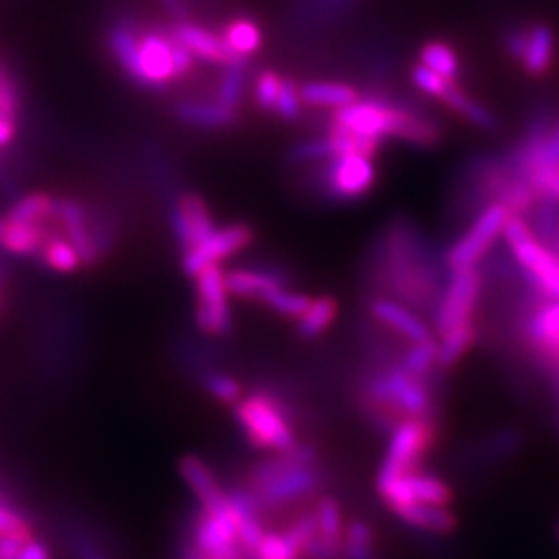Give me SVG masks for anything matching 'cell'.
<instances>
[{
	"mask_svg": "<svg viewBox=\"0 0 559 559\" xmlns=\"http://www.w3.org/2000/svg\"><path fill=\"white\" fill-rule=\"evenodd\" d=\"M253 242V230L237 222L216 228L207 239L200 242L195 249L182 253V270L187 276L195 278L203 270L212 265H221L222 261L230 260L240 251H245Z\"/></svg>",
	"mask_w": 559,
	"mask_h": 559,
	"instance_id": "13",
	"label": "cell"
},
{
	"mask_svg": "<svg viewBox=\"0 0 559 559\" xmlns=\"http://www.w3.org/2000/svg\"><path fill=\"white\" fill-rule=\"evenodd\" d=\"M23 543H27V540L15 539V537H0V559H20Z\"/></svg>",
	"mask_w": 559,
	"mask_h": 559,
	"instance_id": "47",
	"label": "cell"
},
{
	"mask_svg": "<svg viewBox=\"0 0 559 559\" xmlns=\"http://www.w3.org/2000/svg\"><path fill=\"white\" fill-rule=\"evenodd\" d=\"M357 0H302L300 13L307 20L330 21L336 20L348 11Z\"/></svg>",
	"mask_w": 559,
	"mask_h": 559,
	"instance_id": "41",
	"label": "cell"
},
{
	"mask_svg": "<svg viewBox=\"0 0 559 559\" xmlns=\"http://www.w3.org/2000/svg\"><path fill=\"white\" fill-rule=\"evenodd\" d=\"M195 325L201 334L222 338L233 332L230 293L221 265H212L195 276Z\"/></svg>",
	"mask_w": 559,
	"mask_h": 559,
	"instance_id": "10",
	"label": "cell"
},
{
	"mask_svg": "<svg viewBox=\"0 0 559 559\" xmlns=\"http://www.w3.org/2000/svg\"><path fill=\"white\" fill-rule=\"evenodd\" d=\"M433 419H406L390 433L388 454L381 462L378 477H400L420 471L425 456L436 441Z\"/></svg>",
	"mask_w": 559,
	"mask_h": 559,
	"instance_id": "8",
	"label": "cell"
},
{
	"mask_svg": "<svg viewBox=\"0 0 559 559\" xmlns=\"http://www.w3.org/2000/svg\"><path fill=\"white\" fill-rule=\"evenodd\" d=\"M21 108L20 87L4 60L0 59V117L17 120Z\"/></svg>",
	"mask_w": 559,
	"mask_h": 559,
	"instance_id": "39",
	"label": "cell"
},
{
	"mask_svg": "<svg viewBox=\"0 0 559 559\" xmlns=\"http://www.w3.org/2000/svg\"><path fill=\"white\" fill-rule=\"evenodd\" d=\"M520 270L526 274L528 284L543 295L559 299V253L543 245L537 237L522 240L510 247Z\"/></svg>",
	"mask_w": 559,
	"mask_h": 559,
	"instance_id": "14",
	"label": "cell"
},
{
	"mask_svg": "<svg viewBox=\"0 0 559 559\" xmlns=\"http://www.w3.org/2000/svg\"><path fill=\"white\" fill-rule=\"evenodd\" d=\"M0 501H9V498H7V493L2 491V487H0Z\"/></svg>",
	"mask_w": 559,
	"mask_h": 559,
	"instance_id": "49",
	"label": "cell"
},
{
	"mask_svg": "<svg viewBox=\"0 0 559 559\" xmlns=\"http://www.w3.org/2000/svg\"><path fill=\"white\" fill-rule=\"evenodd\" d=\"M222 40L237 59L247 60L261 48L260 25L249 17L228 21L222 32Z\"/></svg>",
	"mask_w": 559,
	"mask_h": 559,
	"instance_id": "27",
	"label": "cell"
},
{
	"mask_svg": "<svg viewBox=\"0 0 559 559\" xmlns=\"http://www.w3.org/2000/svg\"><path fill=\"white\" fill-rule=\"evenodd\" d=\"M445 106H450L456 115L464 117L471 124H475L483 131H493L498 127V119L493 117V112L480 102L468 98L460 87H456V92L445 100Z\"/></svg>",
	"mask_w": 559,
	"mask_h": 559,
	"instance_id": "32",
	"label": "cell"
},
{
	"mask_svg": "<svg viewBox=\"0 0 559 559\" xmlns=\"http://www.w3.org/2000/svg\"><path fill=\"white\" fill-rule=\"evenodd\" d=\"M300 108H302V98H300L299 85L293 80H282L274 112L284 120H297L300 117Z\"/></svg>",
	"mask_w": 559,
	"mask_h": 559,
	"instance_id": "42",
	"label": "cell"
},
{
	"mask_svg": "<svg viewBox=\"0 0 559 559\" xmlns=\"http://www.w3.org/2000/svg\"><path fill=\"white\" fill-rule=\"evenodd\" d=\"M554 52H556V36L551 32V27L545 25V23L531 25L528 44H526V50H524V57H522L524 71L528 75H535V78L545 75L551 67Z\"/></svg>",
	"mask_w": 559,
	"mask_h": 559,
	"instance_id": "24",
	"label": "cell"
},
{
	"mask_svg": "<svg viewBox=\"0 0 559 559\" xmlns=\"http://www.w3.org/2000/svg\"><path fill=\"white\" fill-rule=\"evenodd\" d=\"M309 302H311L309 297L295 293L286 286H278L263 300V305H267L272 311H276L282 318H290V320H299L300 316L307 311Z\"/></svg>",
	"mask_w": 559,
	"mask_h": 559,
	"instance_id": "35",
	"label": "cell"
},
{
	"mask_svg": "<svg viewBox=\"0 0 559 559\" xmlns=\"http://www.w3.org/2000/svg\"><path fill=\"white\" fill-rule=\"evenodd\" d=\"M170 32L195 59L221 64V67H228V64L240 60L228 50L222 36L210 32L207 27H201L198 23H191L189 20L179 21L170 27Z\"/></svg>",
	"mask_w": 559,
	"mask_h": 559,
	"instance_id": "17",
	"label": "cell"
},
{
	"mask_svg": "<svg viewBox=\"0 0 559 559\" xmlns=\"http://www.w3.org/2000/svg\"><path fill=\"white\" fill-rule=\"evenodd\" d=\"M400 522L425 535H452L459 528V516L450 506H431V503H406L390 510Z\"/></svg>",
	"mask_w": 559,
	"mask_h": 559,
	"instance_id": "18",
	"label": "cell"
},
{
	"mask_svg": "<svg viewBox=\"0 0 559 559\" xmlns=\"http://www.w3.org/2000/svg\"><path fill=\"white\" fill-rule=\"evenodd\" d=\"M249 559H302L299 551L293 547V543L286 537L284 531L267 528L258 549Z\"/></svg>",
	"mask_w": 559,
	"mask_h": 559,
	"instance_id": "38",
	"label": "cell"
},
{
	"mask_svg": "<svg viewBox=\"0 0 559 559\" xmlns=\"http://www.w3.org/2000/svg\"><path fill=\"white\" fill-rule=\"evenodd\" d=\"M175 115L180 122L203 131L228 129L239 119L237 110L218 100H182L175 106Z\"/></svg>",
	"mask_w": 559,
	"mask_h": 559,
	"instance_id": "21",
	"label": "cell"
},
{
	"mask_svg": "<svg viewBox=\"0 0 559 559\" xmlns=\"http://www.w3.org/2000/svg\"><path fill=\"white\" fill-rule=\"evenodd\" d=\"M300 98L307 106L338 110L342 106L359 100V92L357 87L338 81H309L300 87Z\"/></svg>",
	"mask_w": 559,
	"mask_h": 559,
	"instance_id": "23",
	"label": "cell"
},
{
	"mask_svg": "<svg viewBox=\"0 0 559 559\" xmlns=\"http://www.w3.org/2000/svg\"><path fill=\"white\" fill-rule=\"evenodd\" d=\"M20 559H52V554H50V547L44 540L34 537V539L23 543Z\"/></svg>",
	"mask_w": 559,
	"mask_h": 559,
	"instance_id": "46",
	"label": "cell"
},
{
	"mask_svg": "<svg viewBox=\"0 0 559 559\" xmlns=\"http://www.w3.org/2000/svg\"><path fill=\"white\" fill-rule=\"evenodd\" d=\"M2 226H4V218L0 216V239H2Z\"/></svg>",
	"mask_w": 559,
	"mask_h": 559,
	"instance_id": "50",
	"label": "cell"
},
{
	"mask_svg": "<svg viewBox=\"0 0 559 559\" xmlns=\"http://www.w3.org/2000/svg\"><path fill=\"white\" fill-rule=\"evenodd\" d=\"M413 81H415V85L419 87L423 94H427V96H431V98H438V100L443 102V104L452 96V92L459 87L456 80L441 78L440 73L431 71V69L425 67V64H417V67L413 69Z\"/></svg>",
	"mask_w": 559,
	"mask_h": 559,
	"instance_id": "36",
	"label": "cell"
},
{
	"mask_svg": "<svg viewBox=\"0 0 559 559\" xmlns=\"http://www.w3.org/2000/svg\"><path fill=\"white\" fill-rule=\"evenodd\" d=\"M38 258L48 270H52L57 274H75L85 267L78 247L67 239L59 228H57V233L50 235V239L46 240Z\"/></svg>",
	"mask_w": 559,
	"mask_h": 559,
	"instance_id": "25",
	"label": "cell"
},
{
	"mask_svg": "<svg viewBox=\"0 0 559 559\" xmlns=\"http://www.w3.org/2000/svg\"><path fill=\"white\" fill-rule=\"evenodd\" d=\"M558 537H559V524H558Z\"/></svg>",
	"mask_w": 559,
	"mask_h": 559,
	"instance_id": "51",
	"label": "cell"
},
{
	"mask_svg": "<svg viewBox=\"0 0 559 559\" xmlns=\"http://www.w3.org/2000/svg\"><path fill=\"white\" fill-rule=\"evenodd\" d=\"M50 224L52 222H20L4 218L0 251L9 253L13 258L40 255L41 247L52 235Z\"/></svg>",
	"mask_w": 559,
	"mask_h": 559,
	"instance_id": "19",
	"label": "cell"
},
{
	"mask_svg": "<svg viewBox=\"0 0 559 559\" xmlns=\"http://www.w3.org/2000/svg\"><path fill=\"white\" fill-rule=\"evenodd\" d=\"M55 207L57 198L44 191L27 193L21 200L15 201L4 218L20 222H52L55 221Z\"/></svg>",
	"mask_w": 559,
	"mask_h": 559,
	"instance_id": "30",
	"label": "cell"
},
{
	"mask_svg": "<svg viewBox=\"0 0 559 559\" xmlns=\"http://www.w3.org/2000/svg\"><path fill=\"white\" fill-rule=\"evenodd\" d=\"M334 158V152H332V145L328 138H313V140L299 141L290 154H288V160L293 164H313V162H325Z\"/></svg>",
	"mask_w": 559,
	"mask_h": 559,
	"instance_id": "40",
	"label": "cell"
},
{
	"mask_svg": "<svg viewBox=\"0 0 559 559\" xmlns=\"http://www.w3.org/2000/svg\"><path fill=\"white\" fill-rule=\"evenodd\" d=\"M170 226L175 239L179 242L180 251L187 253L195 249L200 242L207 239L218 226L214 224V216L210 205L198 193H182L173 207H170Z\"/></svg>",
	"mask_w": 559,
	"mask_h": 559,
	"instance_id": "15",
	"label": "cell"
},
{
	"mask_svg": "<svg viewBox=\"0 0 559 559\" xmlns=\"http://www.w3.org/2000/svg\"><path fill=\"white\" fill-rule=\"evenodd\" d=\"M235 419L249 445L258 452L286 454L300 443L293 408L274 392L260 390L240 399L235 404Z\"/></svg>",
	"mask_w": 559,
	"mask_h": 559,
	"instance_id": "5",
	"label": "cell"
},
{
	"mask_svg": "<svg viewBox=\"0 0 559 559\" xmlns=\"http://www.w3.org/2000/svg\"><path fill=\"white\" fill-rule=\"evenodd\" d=\"M378 170L373 158L348 154L334 156L323 162L318 175V187L321 195L332 201L362 200L376 185Z\"/></svg>",
	"mask_w": 559,
	"mask_h": 559,
	"instance_id": "9",
	"label": "cell"
},
{
	"mask_svg": "<svg viewBox=\"0 0 559 559\" xmlns=\"http://www.w3.org/2000/svg\"><path fill=\"white\" fill-rule=\"evenodd\" d=\"M360 404L367 419L383 433H392L402 420L436 419V400L427 378L392 367L371 373L362 383Z\"/></svg>",
	"mask_w": 559,
	"mask_h": 559,
	"instance_id": "3",
	"label": "cell"
},
{
	"mask_svg": "<svg viewBox=\"0 0 559 559\" xmlns=\"http://www.w3.org/2000/svg\"><path fill=\"white\" fill-rule=\"evenodd\" d=\"M528 29L531 27H510L503 34V46L512 59L522 60L526 44H528Z\"/></svg>",
	"mask_w": 559,
	"mask_h": 559,
	"instance_id": "45",
	"label": "cell"
},
{
	"mask_svg": "<svg viewBox=\"0 0 559 559\" xmlns=\"http://www.w3.org/2000/svg\"><path fill=\"white\" fill-rule=\"evenodd\" d=\"M245 85H247V60H239V62L224 67L216 100L237 110L242 100V94H245Z\"/></svg>",
	"mask_w": 559,
	"mask_h": 559,
	"instance_id": "33",
	"label": "cell"
},
{
	"mask_svg": "<svg viewBox=\"0 0 559 559\" xmlns=\"http://www.w3.org/2000/svg\"><path fill=\"white\" fill-rule=\"evenodd\" d=\"M420 64L440 73L441 78L456 80L460 73V59L456 50L443 41H429L420 48Z\"/></svg>",
	"mask_w": 559,
	"mask_h": 559,
	"instance_id": "31",
	"label": "cell"
},
{
	"mask_svg": "<svg viewBox=\"0 0 559 559\" xmlns=\"http://www.w3.org/2000/svg\"><path fill=\"white\" fill-rule=\"evenodd\" d=\"M378 267L381 284L399 297V302L436 311L445 284L441 286L440 267L429 245L411 222L396 221L388 228L380 242Z\"/></svg>",
	"mask_w": 559,
	"mask_h": 559,
	"instance_id": "2",
	"label": "cell"
},
{
	"mask_svg": "<svg viewBox=\"0 0 559 559\" xmlns=\"http://www.w3.org/2000/svg\"><path fill=\"white\" fill-rule=\"evenodd\" d=\"M332 122L342 129L380 141L385 138L406 141L411 145L431 147L441 140L440 127L419 112L383 100H357L334 110Z\"/></svg>",
	"mask_w": 559,
	"mask_h": 559,
	"instance_id": "4",
	"label": "cell"
},
{
	"mask_svg": "<svg viewBox=\"0 0 559 559\" xmlns=\"http://www.w3.org/2000/svg\"><path fill=\"white\" fill-rule=\"evenodd\" d=\"M369 311L376 320L380 321L381 325L390 328L392 332H396L411 342H425V340L433 338L429 325L420 320L417 313L406 309L402 302L388 299V297H376L369 302Z\"/></svg>",
	"mask_w": 559,
	"mask_h": 559,
	"instance_id": "20",
	"label": "cell"
},
{
	"mask_svg": "<svg viewBox=\"0 0 559 559\" xmlns=\"http://www.w3.org/2000/svg\"><path fill=\"white\" fill-rule=\"evenodd\" d=\"M162 4H164V9H166V13L175 20V23L187 21L189 11H187V2H185V0H162Z\"/></svg>",
	"mask_w": 559,
	"mask_h": 559,
	"instance_id": "48",
	"label": "cell"
},
{
	"mask_svg": "<svg viewBox=\"0 0 559 559\" xmlns=\"http://www.w3.org/2000/svg\"><path fill=\"white\" fill-rule=\"evenodd\" d=\"M67 543H69V549L75 559H110L98 547V543L92 537H87L85 533H81L80 528L67 531Z\"/></svg>",
	"mask_w": 559,
	"mask_h": 559,
	"instance_id": "44",
	"label": "cell"
},
{
	"mask_svg": "<svg viewBox=\"0 0 559 559\" xmlns=\"http://www.w3.org/2000/svg\"><path fill=\"white\" fill-rule=\"evenodd\" d=\"M106 46L120 71L145 90H164L193 71L195 57L170 29L141 27L138 21L119 17L106 32Z\"/></svg>",
	"mask_w": 559,
	"mask_h": 559,
	"instance_id": "1",
	"label": "cell"
},
{
	"mask_svg": "<svg viewBox=\"0 0 559 559\" xmlns=\"http://www.w3.org/2000/svg\"><path fill=\"white\" fill-rule=\"evenodd\" d=\"M510 216H512L510 210L501 201L487 203L475 222L468 226V230L445 251V258H443L445 267L450 272L464 270V267H477V263L500 239L503 224Z\"/></svg>",
	"mask_w": 559,
	"mask_h": 559,
	"instance_id": "7",
	"label": "cell"
},
{
	"mask_svg": "<svg viewBox=\"0 0 559 559\" xmlns=\"http://www.w3.org/2000/svg\"><path fill=\"white\" fill-rule=\"evenodd\" d=\"M340 558L380 559L378 545H376V531L367 520H348V524L344 526Z\"/></svg>",
	"mask_w": 559,
	"mask_h": 559,
	"instance_id": "26",
	"label": "cell"
},
{
	"mask_svg": "<svg viewBox=\"0 0 559 559\" xmlns=\"http://www.w3.org/2000/svg\"><path fill=\"white\" fill-rule=\"evenodd\" d=\"M480 290H483V276L477 267H464V270L450 272L440 302L433 311L436 332L440 336L460 323L475 321Z\"/></svg>",
	"mask_w": 559,
	"mask_h": 559,
	"instance_id": "11",
	"label": "cell"
},
{
	"mask_svg": "<svg viewBox=\"0 0 559 559\" xmlns=\"http://www.w3.org/2000/svg\"><path fill=\"white\" fill-rule=\"evenodd\" d=\"M201 385L212 399L221 400L224 404H237L242 399L239 381L221 371H205L201 376Z\"/></svg>",
	"mask_w": 559,
	"mask_h": 559,
	"instance_id": "37",
	"label": "cell"
},
{
	"mask_svg": "<svg viewBox=\"0 0 559 559\" xmlns=\"http://www.w3.org/2000/svg\"><path fill=\"white\" fill-rule=\"evenodd\" d=\"M477 334L479 330L475 321L460 323L456 328L448 330L445 334H441L438 342V365L441 369H450L452 365H456L466 355V350L475 344Z\"/></svg>",
	"mask_w": 559,
	"mask_h": 559,
	"instance_id": "28",
	"label": "cell"
},
{
	"mask_svg": "<svg viewBox=\"0 0 559 559\" xmlns=\"http://www.w3.org/2000/svg\"><path fill=\"white\" fill-rule=\"evenodd\" d=\"M226 280V288L230 293V297L247 300H260L263 302L265 297L276 290L278 286H286V282L278 272H270V270H230L224 272Z\"/></svg>",
	"mask_w": 559,
	"mask_h": 559,
	"instance_id": "22",
	"label": "cell"
},
{
	"mask_svg": "<svg viewBox=\"0 0 559 559\" xmlns=\"http://www.w3.org/2000/svg\"><path fill=\"white\" fill-rule=\"evenodd\" d=\"M55 226L71 240L85 267H96L102 258L112 249V233L98 214L92 212L83 201L57 198Z\"/></svg>",
	"mask_w": 559,
	"mask_h": 559,
	"instance_id": "6",
	"label": "cell"
},
{
	"mask_svg": "<svg viewBox=\"0 0 559 559\" xmlns=\"http://www.w3.org/2000/svg\"><path fill=\"white\" fill-rule=\"evenodd\" d=\"M433 365H438V342L433 338L413 342L408 353L400 360V367L417 378H429Z\"/></svg>",
	"mask_w": 559,
	"mask_h": 559,
	"instance_id": "34",
	"label": "cell"
},
{
	"mask_svg": "<svg viewBox=\"0 0 559 559\" xmlns=\"http://www.w3.org/2000/svg\"><path fill=\"white\" fill-rule=\"evenodd\" d=\"M282 80L276 71H263L260 78L255 80V102L261 110H274L276 100H278Z\"/></svg>",
	"mask_w": 559,
	"mask_h": 559,
	"instance_id": "43",
	"label": "cell"
},
{
	"mask_svg": "<svg viewBox=\"0 0 559 559\" xmlns=\"http://www.w3.org/2000/svg\"><path fill=\"white\" fill-rule=\"evenodd\" d=\"M336 313H338V305L332 297L311 299L307 311L299 318V325H297L300 338L321 336L334 323Z\"/></svg>",
	"mask_w": 559,
	"mask_h": 559,
	"instance_id": "29",
	"label": "cell"
},
{
	"mask_svg": "<svg viewBox=\"0 0 559 559\" xmlns=\"http://www.w3.org/2000/svg\"><path fill=\"white\" fill-rule=\"evenodd\" d=\"M179 473L203 512H216L228 503V491L222 487L221 480L205 460L191 454L182 456Z\"/></svg>",
	"mask_w": 559,
	"mask_h": 559,
	"instance_id": "16",
	"label": "cell"
},
{
	"mask_svg": "<svg viewBox=\"0 0 559 559\" xmlns=\"http://www.w3.org/2000/svg\"><path fill=\"white\" fill-rule=\"evenodd\" d=\"M376 489L388 510H394L406 503H431L450 506L454 501V491L445 480L415 471L400 477H378Z\"/></svg>",
	"mask_w": 559,
	"mask_h": 559,
	"instance_id": "12",
	"label": "cell"
}]
</instances>
